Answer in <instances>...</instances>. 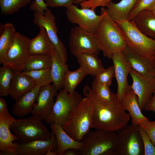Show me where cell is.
<instances>
[{
    "instance_id": "28",
    "label": "cell",
    "mask_w": 155,
    "mask_h": 155,
    "mask_svg": "<svg viewBox=\"0 0 155 155\" xmlns=\"http://www.w3.org/2000/svg\"><path fill=\"white\" fill-rule=\"evenodd\" d=\"M16 30L10 23L0 24V63L5 55L14 36Z\"/></svg>"
},
{
    "instance_id": "43",
    "label": "cell",
    "mask_w": 155,
    "mask_h": 155,
    "mask_svg": "<svg viewBox=\"0 0 155 155\" xmlns=\"http://www.w3.org/2000/svg\"><path fill=\"white\" fill-rule=\"evenodd\" d=\"M81 155L80 150L74 148H70L66 150L63 155Z\"/></svg>"
},
{
    "instance_id": "15",
    "label": "cell",
    "mask_w": 155,
    "mask_h": 155,
    "mask_svg": "<svg viewBox=\"0 0 155 155\" xmlns=\"http://www.w3.org/2000/svg\"><path fill=\"white\" fill-rule=\"evenodd\" d=\"M58 91L53 84L41 87L31 113L32 115L45 122L51 112L54 103V98Z\"/></svg>"
},
{
    "instance_id": "41",
    "label": "cell",
    "mask_w": 155,
    "mask_h": 155,
    "mask_svg": "<svg viewBox=\"0 0 155 155\" xmlns=\"http://www.w3.org/2000/svg\"><path fill=\"white\" fill-rule=\"evenodd\" d=\"M47 6L52 7H65L73 3V0H45Z\"/></svg>"
},
{
    "instance_id": "37",
    "label": "cell",
    "mask_w": 155,
    "mask_h": 155,
    "mask_svg": "<svg viewBox=\"0 0 155 155\" xmlns=\"http://www.w3.org/2000/svg\"><path fill=\"white\" fill-rule=\"evenodd\" d=\"M139 126V132L142 140L144 147V155H155V146L145 132Z\"/></svg>"
},
{
    "instance_id": "42",
    "label": "cell",
    "mask_w": 155,
    "mask_h": 155,
    "mask_svg": "<svg viewBox=\"0 0 155 155\" xmlns=\"http://www.w3.org/2000/svg\"><path fill=\"white\" fill-rule=\"evenodd\" d=\"M144 110L146 111H155V91Z\"/></svg>"
},
{
    "instance_id": "19",
    "label": "cell",
    "mask_w": 155,
    "mask_h": 155,
    "mask_svg": "<svg viewBox=\"0 0 155 155\" xmlns=\"http://www.w3.org/2000/svg\"><path fill=\"white\" fill-rule=\"evenodd\" d=\"M131 69L145 77H154V70L151 60L135 53L127 46L123 51Z\"/></svg>"
},
{
    "instance_id": "5",
    "label": "cell",
    "mask_w": 155,
    "mask_h": 155,
    "mask_svg": "<svg viewBox=\"0 0 155 155\" xmlns=\"http://www.w3.org/2000/svg\"><path fill=\"white\" fill-rule=\"evenodd\" d=\"M116 23L121 31L127 46L136 54L152 60L155 55V40L141 32L132 20Z\"/></svg>"
},
{
    "instance_id": "33",
    "label": "cell",
    "mask_w": 155,
    "mask_h": 155,
    "mask_svg": "<svg viewBox=\"0 0 155 155\" xmlns=\"http://www.w3.org/2000/svg\"><path fill=\"white\" fill-rule=\"evenodd\" d=\"M13 71L7 67H0V96H7L9 95L11 81Z\"/></svg>"
},
{
    "instance_id": "9",
    "label": "cell",
    "mask_w": 155,
    "mask_h": 155,
    "mask_svg": "<svg viewBox=\"0 0 155 155\" xmlns=\"http://www.w3.org/2000/svg\"><path fill=\"white\" fill-rule=\"evenodd\" d=\"M27 36L16 32L12 42L0 63L13 71H22L29 55Z\"/></svg>"
},
{
    "instance_id": "32",
    "label": "cell",
    "mask_w": 155,
    "mask_h": 155,
    "mask_svg": "<svg viewBox=\"0 0 155 155\" xmlns=\"http://www.w3.org/2000/svg\"><path fill=\"white\" fill-rule=\"evenodd\" d=\"M32 0H0L1 13L2 15H12L20 9L27 6Z\"/></svg>"
},
{
    "instance_id": "3",
    "label": "cell",
    "mask_w": 155,
    "mask_h": 155,
    "mask_svg": "<svg viewBox=\"0 0 155 155\" xmlns=\"http://www.w3.org/2000/svg\"><path fill=\"white\" fill-rule=\"evenodd\" d=\"M115 131L101 129L90 131L82 141L81 155H115L118 143Z\"/></svg>"
},
{
    "instance_id": "6",
    "label": "cell",
    "mask_w": 155,
    "mask_h": 155,
    "mask_svg": "<svg viewBox=\"0 0 155 155\" xmlns=\"http://www.w3.org/2000/svg\"><path fill=\"white\" fill-rule=\"evenodd\" d=\"M40 118L33 115L16 119L10 126V129L16 137V142L22 143L51 138L52 133H50Z\"/></svg>"
},
{
    "instance_id": "47",
    "label": "cell",
    "mask_w": 155,
    "mask_h": 155,
    "mask_svg": "<svg viewBox=\"0 0 155 155\" xmlns=\"http://www.w3.org/2000/svg\"><path fill=\"white\" fill-rule=\"evenodd\" d=\"M86 0H73V3L76 5H78Z\"/></svg>"
},
{
    "instance_id": "35",
    "label": "cell",
    "mask_w": 155,
    "mask_h": 155,
    "mask_svg": "<svg viewBox=\"0 0 155 155\" xmlns=\"http://www.w3.org/2000/svg\"><path fill=\"white\" fill-rule=\"evenodd\" d=\"M155 9V0H137L133 8L130 12L128 20L131 21L141 11Z\"/></svg>"
},
{
    "instance_id": "27",
    "label": "cell",
    "mask_w": 155,
    "mask_h": 155,
    "mask_svg": "<svg viewBox=\"0 0 155 155\" xmlns=\"http://www.w3.org/2000/svg\"><path fill=\"white\" fill-rule=\"evenodd\" d=\"M80 67H83L89 74L94 77L104 69L101 59L97 55L83 53L75 56Z\"/></svg>"
},
{
    "instance_id": "2",
    "label": "cell",
    "mask_w": 155,
    "mask_h": 155,
    "mask_svg": "<svg viewBox=\"0 0 155 155\" xmlns=\"http://www.w3.org/2000/svg\"><path fill=\"white\" fill-rule=\"evenodd\" d=\"M94 33L100 51L109 59H111L114 53L123 51L127 46L121 30L107 14L106 9Z\"/></svg>"
},
{
    "instance_id": "51",
    "label": "cell",
    "mask_w": 155,
    "mask_h": 155,
    "mask_svg": "<svg viewBox=\"0 0 155 155\" xmlns=\"http://www.w3.org/2000/svg\"></svg>"
},
{
    "instance_id": "48",
    "label": "cell",
    "mask_w": 155,
    "mask_h": 155,
    "mask_svg": "<svg viewBox=\"0 0 155 155\" xmlns=\"http://www.w3.org/2000/svg\"><path fill=\"white\" fill-rule=\"evenodd\" d=\"M151 61L154 68L155 74V55H154L153 59Z\"/></svg>"
},
{
    "instance_id": "10",
    "label": "cell",
    "mask_w": 155,
    "mask_h": 155,
    "mask_svg": "<svg viewBox=\"0 0 155 155\" xmlns=\"http://www.w3.org/2000/svg\"><path fill=\"white\" fill-rule=\"evenodd\" d=\"M69 46L73 55L87 53L98 55L100 50L94 33L90 32L79 26L71 29Z\"/></svg>"
},
{
    "instance_id": "16",
    "label": "cell",
    "mask_w": 155,
    "mask_h": 155,
    "mask_svg": "<svg viewBox=\"0 0 155 155\" xmlns=\"http://www.w3.org/2000/svg\"><path fill=\"white\" fill-rule=\"evenodd\" d=\"M57 146L56 137L52 133V137L47 140H36L22 143L17 142L16 152L18 155H46L49 150H56Z\"/></svg>"
},
{
    "instance_id": "11",
    "label": "cell",
    "mask_w": 155,
    "mask_h": 155,
    "mask_svg": "<svg viewBox=\"0 0 155 155\" xmlns=\"http://www.w3.org/2000/svg\"><path fill=\"white\" fill-rule=\"evenodd\" d=\"M65 12L67 20L73 24L90 32L94 33L98 28L104 16L105 9L102 7L100 15H97L91 9L79 8L71 5L66 7Z\"/></svg>"
},
{
    "instance_id": "13",
    "label": "cell",
    "mask_w": 155,
    "mask_h": 155,
    "mask_svg": "<svg viewBox=\"0 0 155 155\" xmlns=\"http://www.w3.org/2000/svg\"><path fill=\"white\" fill-rule=\"evenodd\" d=\"M129 74L132 80L131 88L137 97L141 109L144 110L155 91V77H144L132 69Z\"/></svg>"
},
{
    "instance_id": "21",
    "label": "cell",
    "mask_w": 155,
    "mask_h": 155,
    "mask_svg": "<svg viewBox=\"0 0 155 155\" xmlns=\"http://www.w3.org/2000/svg\"><path fill=\"white\" fill-rule=\"evenodd\" d=\"M121 103L123 109L128 112L132 124L138 125L144 121L149 120L142 114L137 97L131 88L125 93Z\"/></svg>"
},
{
    "instance_id": "44",
    "label": "cell",
    "mask_w": 155,
    "mask_h": 155,
    "mask_svg": "<svg viewBox=\"0 0 155 155\" xmlns=\"http://www.w3.org/2000/svg\"><path fill=\"white\" fill-rule=\"evenodd\" d=\"M7 104L5 100L2 98H0V112L7 109Z\"/></svg>"
},
{
    "instance_id": "26",
    "label": "cell",
    "mask_w": 155,
    "mask_h": 155,
    "mask_svg": "<svg viewBox=\"0 0 155 155\" xmlns=\"http://www.w3.org/2000/svg\"><path fill=\"white\" fill-rule=\"evenodd\" d=\"M137 0H121L115 3L111 1L106 5L108 16L116 22L128 20L129 15Z\"/></svg>"
},
{
    "instance_id": "17",
    "label": "cell",
    "mask_w": 155,
    "mask_h": 155,
    "mask_svg": "<svg viewBox=\"0 0 155 155\" xmlns=\"http://www.w3.org/2000/svg\"><path fill=\"white\" fill-rule=\"evenodd\" d=\"M15 120L7 109L0 112V151L16 152V137L10 129Z\"/></svg>"
},
{
    "instance_id": "31",
    "label": "cell",
    "mask_w": 155,
    "mask_h": 155,
    "mask_svg": "<svg viewBox=\"0 0 155 155\" xmlns=\"http://www.w3.org/2000/svg\"><path fill=\"white\" fill-rule=\"evenodd\" d=\"M22 72L24 74L32 78L36 85L42 87L53 83L51 67Z\"/></svg>"
},
{
    "instance_id": "12",
    "label": "cell",
    "mask_w": 155,
    "mask_h": 155,
    "mask_svg": "<svg viewBox=\"0 0 155 155\" xmlns=\"http://www.w3.org/2000/svg\"><path fill=\"white\" fill-rule=\"evenodd\" d=\"M55 20V16L50 9H46L43 15L34 13L33 24L38 26H42L45 28L54 48L59 53L63 60L66 63L67 61V50L57 36L58 28Z\"/></svg>"
},
{
    "instance_id": "14",
    "label": "cell",
    "mask_w": 155,
    "mask_h": 155,
    "mask_svg": "<svg viewBox=\"0 0 155 155\" xmlns=\"http://www.w3.org/2000/svg\"><path fill=\"white\" fill-rule=\"evenodd\" d=\"M111 59L115 69V75L117 83L116 94L121 102L125 93L131 88L127 81V76L132 69L123 51L114 53Z\"/></svg>"
},
{
    "instance_id": "25",
    "label": "cell",
    "mask_w": 155,
    "mask_h": 155,
    "mask_svg": "<svg viewBox=\"0 0 155 155\" xmlns=\"http://www.w3.org/2000/svg\"><path fill=\"white\" fill-rule=\"evenodd\" d=\"M131 20L141 32L155 40V17L152 10H143Z\"/></svg>"
},
{
    "instance_id": "8",
    "label": "cell",
    "mask_w": 155,
    "mask_h": 155,
    "mask_svg": "<svg viewBox=\"0 0 155 155\" xmlns=\"http://www.w3.org/2000/svg\"><path fill=\"white\" fill-rule=\"evenodd\" d=\"M115 155H144V147L138 125L131 124L117 130Z\"/></svg>"
},
{
    "instance_id": "22",
    "label": "cell",
    "mask_w": 155,
    "mask_h": 155,
    "mask_svg": "<svg viewBox=\"0 0 155 155\" xmlns=\"http://www.w3.org/2000/svg\"><path fill=\"white\" fill-rule=\"evenodd\" d=\"M40 31L35 37L30 39L28 45L29 55H51L54 49L45 28L38 26Z\"/></svg>"
},
{
    "instance_id": "46",
    "label": "cell",
    "mask_w": 155,
    "mask_h": 155,
    "mask_svg": "<svg viewBox=\"0 0 155 155\" xmlns=\"http://www.w3.org/2000/svg\"><path fill=\"white\" fill-rule=\"evenodd\" d=\"M55 150H49L47 152L46 155H57V154Z\"/></svg>"
},
{
    "instance_id": "18",
    "label": "cell",
    "mask_w": 155,
    "mask_h": 155,
    "mask_svg": "<svg viewBox=\"0 0 155 155\" xmlns=\"http://www.w3.org/2000/svg\"><path fill=\"white\" fill-rule=\"evenodd\" d=\"M36 86L34 80L24 74L22 71H13L9 95L16 102L24 94Z\"/></svg>"
},
{
    "instance_id": "30",
    "label": "cell",
    "mask_w": 155,
    "mask_h": 155,
    "mask_svg": "<svg viewBox=\"0 0 155 155\" xmlns=\"http://www.w3.org/2000/svg\"><path fill=\"white\" fill-rule=\"evenodd\" d=\"M88 74L82 67L74 71L68 70L66 73L63 82V88L69 93H73L77 86Z\"/></svg>"
},
{
    "instance_id": "20",
    "label": "cell",
    "mask_w": 155,
    "mask_h": 155,
    "mask_svg": "<svg viewBox=\"0 0 155 155\" xmlns=\"http://www.w3.org/2000/svg\"><path fill=\"white\" fill-rule=\"evenodd\" d=\"M52 133L56 137L57 144L55 150L57 155H63L67 150L74 148L81 150L83 146L82 141H78L71 138L65 131L62 126L56 123L50 125Z\"/></svg>"
},
{
    "instance_id": "39",
    "label": "cell",
    "mask_w": 155,
    "mask_h": 155,
    "mask_svg": "<svg viewBox=\"0 0 155 155\" xmlns=\"http://www.w3.org/2000/svg\"><path fill=\"white\" fill-rule=\"evenodd\" d=\"M111 0H88L80 4L82 8H89L94 10L98 6H106Z\"/></svg>"
},
{
    "instance_id": "4",
    "label": "cell",
    "mask_w": 155,
    "mask_h": 155,
    "mask_svg": "<svg viewBox=\"0 0 155 155\" xmlns=\"http://www.w3.org/2000/svg\"><path fill=\"white\" fill-rule=\"evenodd\" d=\"M74 140L81 141L92 126V107L89 99L83 98L72 111L67 123L62 127Z\"/></svg>"
},
{
    "instance_id": "40",
    "label": "cell",
    "mask_w": 155,
    "mask_h": 155,
    "mask_svg": "<svg viewBox=\"0 0 155 155\" xmlns=\"http://www.w3.org/2000/svg\"><path fill=\"white\" fill-rule=\"evenodd\" d=\"M45 2L44 0H34L30 5V8L34 13H38L43 15L47 8Z\"/></svg>"
},
{
    "instance_id": "29",
    "label": "cell",
    "mask_w": 155,
    "mask_h": 155,
    "mask_svg": "<svg viewBox=\"0 0 155 155\" xmlns=\"http://www.w3.org/2000/svg\"><path fill=\"white\" fill-rule=\"evenodd\" d=\"M51 55H29L25 63L23 71H30L51 67Z\"/></svg>"
},
{
    "instance_id": "49",
    "label": "cell",
    "mask_w": 155,
    "mask_h": 155,
    "mask_svg": "<svg viewBox=\"0 0 155 155\" xmlns=\"http://www.w3.org/2000/svg\"><path fill=\"white\" fill-rule=\"evenodd\" d=\"M152 12H153V13L154 16L155 17V9H154L152 10Z\"/></svg>"
},
{
    "instance_id": "50",
    "label": "cell",
    "mask_w": 155,
    "mask_h": 155,
    "mask_svg": "<svg viewBox=\"0 0 155 155\" xmlns=\"http://www.w3.org/2000/svg\"><path fill=\"white\" fill-rule=\"evenodd\" d=\"M154 113H155V111L154 112Z\"/></svg>"
},
{
    "instance_id": "36",
    "label": "cell",
    "mask_w": 155,
    "mask_h": 155,
    "mask_svg": "<svg viewBox=\"0 0 155 155\" xmlns=\"http://www.w3.org/2000/svg\"><path fill=\"white\" fill-rule=\"evenodd\" d=\"M115 77L114 66H110L100 72L94 77V80L101 84L109 86Z\"/></svg>"
},
{
    "instance_id": "7",
    "label": "cell",
    "mask_w": 155,
    "mask_h": 155,
    "mask_svg": "<svg viewBox=\"0 0 155 155\" xmlns=\"http://www.w3.org/2000/svg\"><path fill=\"white\" fill-rule=\"evenodd\" d=\"M81 95L74 91L69 93L64 88L56 95V100L45 122L48 124L56 123L62 127L67 122L72 111L82 101Z\"/></svg>"
},
{
    "instance_id": "38",
    "label": "cell",
    "mask_w": 155,
    "mask_h": 155,
    "mask_svg": "<svg viewBox=\"0 0 155 155\" xmlns=\"http://www.w3.org/2000/svg\"><path fill=\"white\" fill-rule=\"evenodd\" d=\"M138 125L145 132L150 140L155 146V121H144Z\"/></svg>"
},
{
    "instance_id": "45",
    "label": "cell",
    "mask_w": 155,
    "mask_h": 155,
    "mask_svg": "<svg viewBox=\"0 0 155 155\" xmlns=\"http://www.w3.org/2000/svg\"><path fill=\"white\" fill-rule=\"evenodd\" d=\"M0 155H18L16 152H12L8 150L0 151Z\"/></svg>"
},
{
    "instance_id": "1",
    "label": "cell",
    "mask_w": 155,
    "mask_h": 155,
    "mask_svg": "<svg viewBox=\"0 0 155 155\" xmlns=\"http://www.w3.org/2000/svg\"><path fill=\"white\" fill-rule=\"evenodd\" d=\"M83 92L92 106L93 128L116 131L127 125L130 116L116 94H114L111 102H107L98 97L88 86L84 87Z\"/></svg>"
},
{
    "instance_id": "23",
    "label": "cell",
    "mask_w": 155,
    "mask_h": 155,
    "mask_svg": "<svg viewBox=\"0 0 155 155\" xmlns=\"http://www.w3.org/2000/svg\"><path fill=\"white\" fill-rule=\"evenodd\" d=\"M41 86H36L23 95L12 106V113L16 116L23 117L31 113Z\"/></svg>"
},
{
    "instance_id": "24",
    "label": "cell",
    "mask_w": 155,
    "mask_h": 155,
    "mask_svg": "<svg viewBox=\"0 0 155 155\" xmlns=\"http://www.w3.org/2000/svg\"><path fill=\"white\" fill-rule=\"evenodd\" d=\"M51 55V71L53 83L57 90H59L63 88L64 78L69 70V68L66 63L63 60L59 53L54 48Z\"/></svg>"
},
{
    "instance_id": "34",
    "label": "cell",
    "mask_w": 155,
    "mask_h": 155,
    "mask_svg": "<svg viewBox=\"0 0 155 155\" xmlns=\"http://www.w3.org/2000/svg\"><path fill=\"white\" fill-rule=\"evenodd\" d=\"M109 87L93 80L91 88L99 98L104 101L110 102L112 100L114 93L111 90Z\"/></svg>"
}]
</instances>
